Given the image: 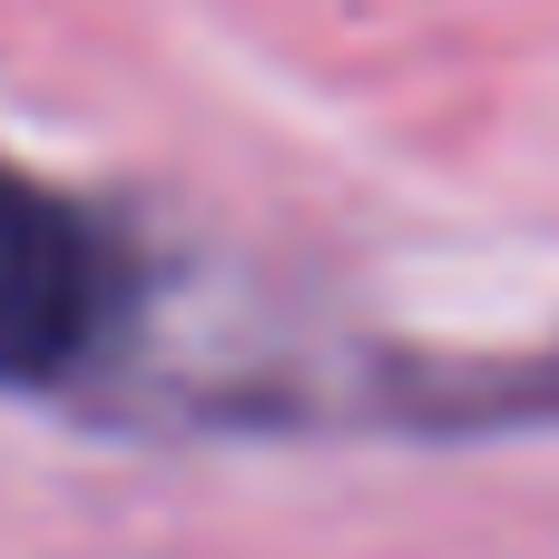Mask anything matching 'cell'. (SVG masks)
Wrapping results in <instances>:
<instances>
[{"label":"cell","instance_id":"obj_1","mask_svg":"<svg viewBox=\"0 0 559 559\" xmlns=\"http://www.w3.org/2000/svg\"><path fill=\"white\" fill-rule=\"evenodd\" d=\"M138 246L69 187L0 167V393H88L138 334Z\"/></svg>","mask_w":559,"mask_h":559},{"label":"cell","instance_id":"obj_2","mask_svg":"<svg viewBox=\"0 0 559 559\" xmlns=\"http://www.w3.org/2000/svg\"><path fill=\"white\" fill-rule=\"evenodd\" d=\"M383 413L403 432H559V344L521 364H403Z\"/></svg>","mask_w":559,"mask_h":559}]
</instances>
